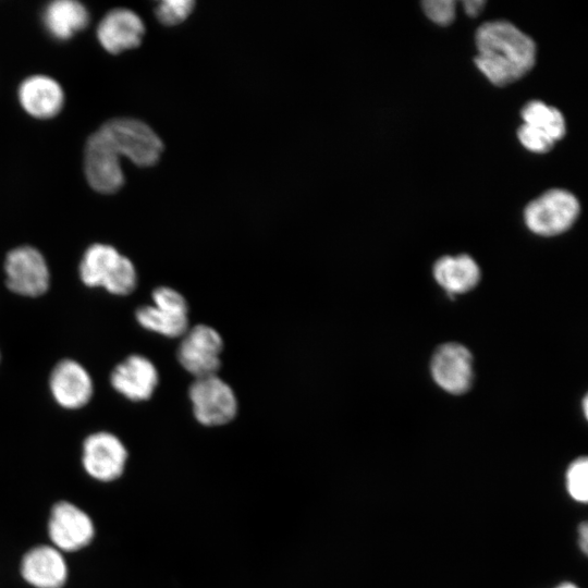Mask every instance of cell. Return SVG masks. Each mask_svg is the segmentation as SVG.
Instances as JSON below:
<instances>
[{"label": "cell", "mask_w": 588, "mask_h": 588, "mask_svg": "<svg viewBox=\"0 0 588 588\" xmlns=\"http://www.w3.org/2000/svg\"><path fill=\"white\" fill-rule=\"evenodd\" d=\"M477 68L497 86L511 84L534 66L535 41L507 21H490L476 32Z\"/></svg>", "instance_id": "6da1fadb"}, {"label": "cell", "mask_w": 588, "mask_h": 588, "mask_svg": "<svg viewBox=\"0 0 588 588\" xmlns=\"http://www.w3.org/2000/svg\"><path fill=\"white\" fill-rule=\"evenodd\" d=\"M99 131L120 157H126L138 167L154 166L163 150L160 137L150 126L137 119H110Z\"/></svg>", "instance_id": "7a4b0ae2"}, {"label": "cell", "mask_w": 588, "mask_h": 588, "mask_svg": "<svg viewBox=\"0 0 588 588\" xmlns=\"http://www.w3.org/2000/svg\"><path fill=\"white\" fill-rule=\"evenodd\" d=\"M7 289L20 296L39 297L50 286V270L45 256L30 245L8 252L3 264Z\"/></svg>", "instance_id": "3957f363"}, {"label": "cell", "mask_w": 588, "mask_h": 588, "mask_svg": "<svg viewBox=\"0 0 588 588\" xmlns=\"http://www.w3.org/2000/svg\"><path fill=\"white\" fill-rule=\"evenodd\" d=\"M578 213L577 198L565 189L554 188L544 192L526 206L524 220L532 233L553 236L567 231Z\"/></svg>", "instance_id": "277c9868"}, {"label": "cell", "mask_w": 588, "mask_h": 588, "mask_svg": "<svg viewBox=\"0 0 588 588\" xmlns=\"http://www.w3.org/2000/svg\"><path fill=\"white\" fill-rule=\"evenodd\" d=\"M47 535L51 546L62 553H73L91 543L96 528L87 512L75 503L61 500L50 509Z\"/></svg>", "instance_id": "5b68a950"}, {"label": "cell", "mask_w": 588, "mask_h": 588, "mask_svg": "<svg viewBox=\"0 0 588 588\" xmlns=\"http://www.w3.org/2000/svg\"><path fill=\"white\" fill-rule=\"evenodd\" d=\"M127 460L126 446L112 432H93L82 443L83 469L96 481L112 482L119 479L125 470Z\"/></svg>", "instance_id": "8992f818"}, {"label": "cell", "mask_w": 588, "mask_h": 588, "mask_svg": "<svg viewBox=\"0 0 588 588\" xmlns=\"http://www.w3.org/2000/svg\"><path fill=\"white\" fill-rule=\"evenodd\" d=\"M188 395L194 416L201 425H225L236 415V396L232 388L217 375L196 378Z\"/></svg>", "instance_id": "52a82bcc"}, {"label": "cell", "mask_w": 588, "mask_h": 588, "mask_svg": "<svg viewBox=\"0 0 588 588\" xmlns=\"http://www.w3.org/2000/svg\"><path fill=\"white\" fill-rule=\"evenodd\" d=\"M84 172L90 187L101 194L115 193L124 184L121 157L99 130L85 144Z\"/></svg>", "instance_id": "ba28073f"}, {"label": "cell", "mask_w": 588, "mask_h": 588, "mask_svg": "<svg viewBox=\"0 0 588 588\" xmlns=\"http://www.w3.org/2000/svg\"><path fill=\"white\" fill-rule=\"evenodd\" d=\"M223 348L221 335L213 328L198 324L188 329L179 346L177 359L195 378L216 375Z\"/></svg>", "instance_id": "9c48e42d"}, {"label": "cell", "mask_w": 588, "mask_h": 588, "mask_svg": "<svg viewBox=\"0 0 588 588\" xmlns=\"http://www.w3.org/2000/svg\"><path fill=\"white\" fill-rule=\"evenodd\" d=\"M430 373L434 383L443 391L454 395L463 394L473 384V355L460 343H443L432 354Z\"/></svg>", "instance_id": "30bf717a"}, {"label": "cell", "mask_w": 588, "mask_h": 588, "mask_svg": "<svg viewBox=\"0 0 588 588\" xmlns=\"http://www.w3.org/2000/svg\"><path fill=\"white\" fill-rule=\"evenodd\" d=\"M48 387L53 401L64 409L86 406L94 394V382L87 369L77 360L63 358L50 371Z\"/></svg>", "instance_id": "8fae6325"}, {"label": "cell", "mask_w": 588, "mask_h": 588, "mask_svg": "<svg viewBox=\"0 0 588 588\" xmlns=\"http://www.w3.org/2000/svg\"><path fill=\"white\" fill-rule=\"evenodd\" d=\"M20 575L33 588H63L69 566L60 550L51 544H37L23 554Z\"/></svg>", "instance_id": "7c38bea8"}, {"label": "cell", "mask_w": 588, "mask_h": 588, "mask_svg": "<svg viewBox=\"0 0 588 588\" xmlns=\"http://www.w3.org/2000/svg\"><path fill=\"white\" fill-rule=\"evenodd\" d=\"M109 380L117 393L128 401L142 402L152 396L159 376L150 359L132 354L114 366Z\"/></svg>", "instance_id": "4fadbf2b"}, {"label": "cell", "mask_w": 588, "mask_h": 588, "mask_svg": "<svg viewBox=\"0 0 588 588\" xmlns=\"http://www.w3.org/2000/svg\"><path fill=\"white\" fill-rule=\"evenodd\" d=\"M144 34L145 25L142 19L134 11L126 8L110 10L102 17L96 30L101 47L113 54L139 46Z\"/></svg>", "instance_id": "5bb4252c"}, {"label": "cell", "mask_w": 588, "mask_h": 588, "mask_svg": "<svg viewBox=\"0 0 588 588\" xmlns=\"http://www.w3.org/2000/svg\"><path fill=\"white\" fill-rule=\"evenodd\" d=\"M17 98L23 110L39 120L56 117L64 106L61 85L42 74L26 77L19 86Z\"/></svg>", "instance_id": "9a60e30c"}, {"label": "cell", "mask_w": 588, "mask_h": 588, "mask_svg": "<svg viewBox=\"0 0 588 588\" xmlns=\"http://www.w3.org/2000/svg\"><path fill=\"white\" fill-rule=\"evenodd\" d=\"M432 275L449 296H455L475 289L481 273L473 257L460 254L439 258L432 267Z\"/></svg>", "instance_id": "2e32d148"}, {"label": "cell", "mask_w": 588, "mask_h": 588, "mask_svg": "<svg viewBox=\"0 0 588 588\" xmlns=\"http://www.w3.org/2000/svg\"><path fill=\"white\" fill-rule=\"evenodd\" d=\"M89 22L86 7L74 0L49 2L42 11V23L48 34L57 40H68L83 30Z\"/></svg>", "instance_id": "e0dca14e"}, {"label": "cell", "mask_w": 588, "mask_h": 588, "mask_svg": "<svg viewBox=\"0 0 588 588\" xmlns=\"http://www.w3.org/2000/svg\"><path fill=\"white\" fill-rule=\"evenodd\" d=\"M121 255L114 246L109 244L94 243L89 245L78 264L81 282L90 289L101 287Z\"/></svg>", "instance_id": "ac0fdd59"}, {"label": "cell", "mask_w": 588, "mask_h": 588, "mask_svg": "<svg viewBox=\"0 0 588 588\" xmlns=\"http://www.w3.org/2000/svg\"><path fill=\"white\" fill-rule=\"evenodd\" d=\"M135 318L144 329L168 338L182 336L188 330V315L174 314L155 305L138 307Z\"/></svg>", "instance_id": "d6986e66"}, {"label": "cell", "mask_w": 588, "mask_h": 588, "mask_svg": "<svg viewBox=\"0 0 588 588\" xmlns=\"http://www.w3.org/2000/svg\"><path fill=\"white\" fill-rule=\"evenodd\" d=\"M522 118L525 124L547 133L554 142L565 134V120L562 112L542 101L527 102L522 110Z\"/></svg>", "instance_id": "ffe728a7"}, {"label": "cell", "mask_w": 588, "mask_h": 588, "mask_svg": "<svg viewBox=\"0 0 588 588\" xmlns=\"http://www.w3.org/2000/svg\"><path fill=\"white\" fill-rule=\"evenodd\" d=\"M136 285L135 266L128 257L121 255L103 281L101 289L115 296H126L136 289Z\"/></svg>", "instance_id": "44dd1931"}, {"label": "cell", "mask_w": 588, "mask_h": 588, "mask_svg": "<svg viewBox=\"0 0 588 588\" xmlns=\"http://www.w3.org/2000/svg\"><path fill=\"white\" fill-rule=\"evenodd\" d=\"M566 489L569 495L578 501L586 502L588 499V461L578 457L573 461L566 471Z\"/></svg>", "instance_id": "7402d4cb"}, {"label": "cell", "mask_w": 588, "mask_h": 588, "mask_svg": "<svg viewBox=\"0 0 588 588\" xmlns=\"http://www.w3.org/2000/svg\"><path fill=\"white\" fill-rule=\"evenodd\" d=\"M194 5L192 0H164L158 3L155 12L162 24L173 26L185 21Z\"/></svg>", "instance_id": "603a6c76"}, {"label": "cell", "mask_w": 588, "mask_h": 588, "mask_svg": "<svg viewBox=\"0 0 588 588\" xmlns=\"http://www.w3.org/2000/svg\"><path fill=\"white\" fill-rule=\"evenodd\" d=\"M151 296L155 306L174 314L188 315V305L177 291L159 286L154 290Z\"/></svg>", "instance_id": "cb8c5ba5"}, {"label": "cell", "mask_w": 588, "mask_h": 588, "mask_svg": "<svg viewBox=\"0 0 588 588\" xmlns=\"http://www.w3.org/2000/svg\"><path fill=\"white\" fill-rule=\"evenodd\" d=\"M517 135L523 146L534 152H547L554 145L547 133L525 123L518 128Z\"/></svg>", "instance_id": "d4e9b609"}, {"label": "cell", "mask_w": 588, "mask_h": 588, "mask_svg": "<svg viewBox=\"0 0 588 588\" xmlns=\"http://www.w3.org/2000/svg\"><path fill=\"white\" fill-rule=\"evenodd\" d=\"M426 15L437 24L448 25L455 15L453 0H426L421 2Z\"/></svg>", "instance_id": "484cf974"}, {"label": "cell", "mask_w": 588, "mask_h": 588, "mask_svg": "<svg viewBox=\"0 0 588 588\" xmlns=\"http://www.w3.org/2000/svg\"><path fill=\"white\" fill-rule=\"evenodd\" d=\"M462 3L469 16H477L485 5V1L482 0H464Z\"/></svg>", "instance_id": "4316f807"}, {"label": "cell", "mask_w": 588, "mask_h": 588, "mask_svg": "<svg viewBox=\"0 0 588 588\" xmlns=\"http://www.w3.org/2000/svg\"><path fill=\"white\" fill-rule=\"evenodd\" d=\"M579 531V546L584 553H587V542H588V528L587 524L584 522L578 527Z\"/></svg>", "instance_id": "83f0119b"}, {"label": "cell", "mask_w": 588, "mask_h": 588, "mask_svg": "<svg viewBox=\"0 0 588 588\" xmlns=\"http://www.w3.org/2000/svg\"><path fill=\"white\" fill-rule=\"evenodd\" d=\"M555 588H578V587L573 583H561Z\"/></svg>", "instance_id": "f1b7e54d"}, {"label": "cell", "mask_w": 588, "mask_h": 588, "mask_svg": "<svg viewBox=\"0 0 588 588\" xmlns=\"http://www.w3.org/2000/svg\"><path fill=\"white\" fill-rule=\"evenodd\" d=\"M587 403H588V401H587V397L585 396V397L583 399V412H584V414H585L586 417H587V409H588Z\"/></svg>", "instance_id": "f546056e"}]
</instances>
